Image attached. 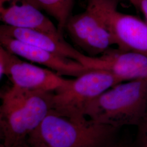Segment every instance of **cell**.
<instances>
[{
  "label": "cell",
  "instance_id": "obj_1",
  "mask_svg": "<svg viewBox=\"0 0 147 147\" xmlns=\"http://www.w3.org/2000/svg\"><path fill=\"white\" fill-rule=\"evenodd\" d=\"M53 93L12 86L1 94V144L12 147L26 142L52 110Z\"/></svg>",
  "mask_w": 147,
  "mask_h": 147
},
{
  "label": "cell",
  "instance_id": "obj_10",
  "mask_svg": "<svg viewBox=\"0 0 147 147\" xmlns=\"http://www.w3.org/2000/svg\"><path fill=\"white\" fill-rule=\"evenodd\" d=\"M0 34L13 37L58 56L72 59L90 69L92 56L80 53L63 38L56 37L44 32L16 28L3 24L0 27Z\"/></svg>",
  "mask_w": 147,
  "mask_h": 147
},
{
  "label": "cell",
  "instance_id": "obj_8",
  "mask_svg": "<svg viewBox=\"0 0 147 147\" xmlns=\"http://www.w3.org/2000/svg\"><path fill=\"white\" fill-rule=\"evenodd\" d=\"M0 19L7 26L44 32L63 38L57 27L30 0H0Z\"/></svg>",
  "mask_w": 147,
  "mask_h": 147
},
{
  "label": "cell",
  "instance_id": "obj_5",
  "mask_svg": "<svg viewBox=\"0 0 147 147\" xmlns=\"http://www.w3.org/2000/svg\"><path fill=\"white\" fill-rule=\"evenodd\" d=\"M121 82V79L109 72L89 70L70 80L68 84L53 93L52 111L71 119L84 120L86 108L89 102Z\"/></svg>",
  "mask_w": 147,
  "mask_h": 147
},
{
  "label": "cell",
  "instance_id": "obj_11",
  "mask_svg": "<svg viewBox=\"0 0 147 147\" xmlns=\"http://www.w3.org/2000/svg\"><path fill=\"white\" fill-rule=\"evenodd\" d=\"M111 31L118 49L147 56V23L140 18L116 10L110 17Z\"/></svg>",
  "mask_w": 147,
  "mask_h": 147
},
{
  "label": "cell",
  "instance_id": "obj_2",
  "mask_svg": "<svg viewBox=\"0 0 147 147\" xmlns=\"http://www.w3.org/2000/svg\"><path fill=\"white\" fill-rule=\"evenodd\" d=\"M147 112V82L132 80L121 82L87 105L86 116L116 129L140 125Z\"/></svg>",
  "mask_w": 147,
  "mask_h": 147
},
{
  "label": "cell",
  "instance_id": "obj_7",
  "mask_svg": "<svg viewBox=\"0 0 147 147\" xmlns=\"http://www.w3.org/2000/svg\"><path fill=\"white\" fill-rule=\"evenodd\" d=\"M1 46L17 56L50 69L59 75L78 77L91 70L79 62L0 34Z\"/></svg>",
  "mask_w": 147,
  "mask_h": 147
},
{
  "label": "cell",
  "instance_id": "obj_6",
  "mask_svg": "<svg viewBox=\"0 0 147 147\" xmlns=\"http://www.w3.org/2000/svg\"><path fill=\"white\" fill-rule=\"evenodd\" d=\"M4 75L9 78L13 86L44 92H55L70 81L50 69L42 68L21 59L1 46V79Z\"/></svg>",
  "mask_w": 147,
  "mask_h": 147
},
{
  "label": "cell",
  "instance_id": "obj_17",
  "mask_svg": "<svg viewBox=\"0 0 147 147\" xmlns=\"http://www.w3.org/2000/svg\"><path fill=\"white\" fill-rule=\"evenodd\" d=\"M128 1L130 2V3L134 6V7L136 9L137 11H139L137 0H128Z\"/></svg>",
  "mask_w": 147,
  "mask_h": 147
},
{
  "label": "cell",
  "instance_id": "obj_9",
  "mask_svg": "<svg viewBox=\"0 0 147 147\" xmlns=\"http://www.w3.org/2000/svg\"><path fill=\"white\" fill-rule=\"evenodd\" d=\"M92 69L113 74L123 82H147V56L111 47L102 54L93 57Z\"/></svg>",
  "mask_w": 147,
  "mask_h": 147
},
{
  "label": "cell",
  "instance_id": "obj_3",
  "mask_svg": "<svg viewBox=\"0 0 147 147\" xmlns=\"http://www.w3.org/2000/svg\"><path fill=\"white\" fill-rule=\"evenodd\" d=\"M117 130L90 119L75 120L51 110L27 142L44 147H105L112 142Z\"/></svg>",
  "mask_w": 147,
  "mask_h": 147
},
{
  "label": "cell",
  "instance_id": "obj_13",
  "mask_svg": "<svg viewBox=\"0 0 147 147\" xmlns=\"http://www.w3.org/2000/svg\"><path fill=\"white\" fill-rule=\"evenodd\" d=\"M140 125L142 126V147H147V112Z\"/></svg>",
  "mask_w": 147,
  "mask_h": 147
},
{
  "label": "cell",
  "instance_id": "obj_16",
  "mask_svg": "<svg viewBox=\"0 0 147 147\" xmlns=\"http://www.w3.org/2000/svg\"><path fill=\"white\" fill-rule=\"evenodd\" d=\"M5 147L4 146H3L2 144H1V147ZM31 147V146H30V144H28V143L27 141L26 142H24V143H21V144H18V145H17V146H13V147Z\"/></svg>",
  "mask_w": 147,
  "mask_h": 147
},
{
  "label": "cell",
  "instance_id": "obj_14",
  "mask_svg": "<svg viewBox=\"0 0 147 147\" xmlns=\"http://www.w3.org/2000/svg\"><path fill=\"white\" fill-rule=\"evenodd\" d=\"M139 11H141L144 16L147 23V0H137Z\"/></svg>",
  "mask_w": 147,
  "mask_h": 147
},
{
  "label": "cell",
  "instance_id": "obj_4",
  "mask_svg": "<svg viewBox=\"0 0 147 147\" xmlns=\"http://www.w3.org/2000/svg\"><path fill=\"white\" fill-rule=\"evenodd\" d=\"M122 1L87 0L85 11L69 19L65 30L87 55L98 56L115 45L110 17Z\"/></svg>",
  "mask_w": 147,
  "mask_h": 147
},
{
  "label": "cell",
  "instance_id": "obj_12",
  "mask_svg": "<svg viewBox=\"0 0 147 147\" xmlns=\"http://www.w3.org/2000/svg\"><path fill=\"white\" fill-rule=\"evenodd\" d=\"M40 10L51 16L57 22V28L62 34L72 16L74 0H30Z\"/></svg>",
  "mask_w": 147,
  "mask_h": 147
},
{
  "label": "cell",
  "instance_id": "obj_15",
  "mask_svg": "<svg viewBox=\"0 0 147 147\" xmlns=\"http://www.w3.org/2000/svg\"><path fill=\"white\" fill-rule=\"evenodd\" d=\"M105 147H126L125 146L121 144V143H113V142H111L107 146H105Z\"/></svg>",
  "mask_w": 147,
  "mask_h": 147
}]
</instances>
